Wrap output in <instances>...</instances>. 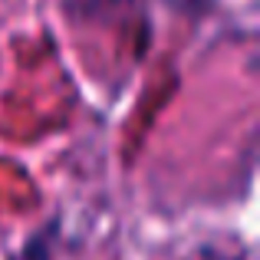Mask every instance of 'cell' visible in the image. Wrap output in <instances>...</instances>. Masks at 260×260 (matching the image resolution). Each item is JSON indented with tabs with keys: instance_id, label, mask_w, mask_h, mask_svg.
<instances>
[{
	"instance_id": "2",
	"label": "cell",
	"mask_w": 260,
	"mask_h": 260,
	"mask_svg": "<svg viewBox=\"0 0 260 260\" xmlns=\"http://www.w3.org/2000/svg\"><path fill=\"white\" fill-rule=\"evenodd\" d=\"M132 4V0H66V10H70L73 23L76 20H102V17H112L119 7Z\"/></svg>"
},
{
	"instance_id": "3",
	"label": "cell",
	"mask_w": 260,
	"mask_h": 260,
	"mask_svg": "<svg viewBox=\"0 0 260 260\" xmlns=\"http://www.w3.org/2000/svg\"><path fill=\"white\" fill-rule=\"evenodd\" d=\"M161 4L184 20H204L214 10V0H161Z\"/></svg>"
},
{
	"instance_id": "1",
	"label": "cell",
	"mask_w": 260,
	"mask_h": 260,
	"mask_svg": "<svg viewBox=\"0 0 260 260\" xmlns=\"http://www.w3.org/2000/svg\"><path fill=\"white\" fill-rule=\"evenodd\" d=\"M59 228H63V221H59V214H53V221H46L40 231H33L10 260H56V247H59V237H63Z\"/></svg>"
}]
</instances>
